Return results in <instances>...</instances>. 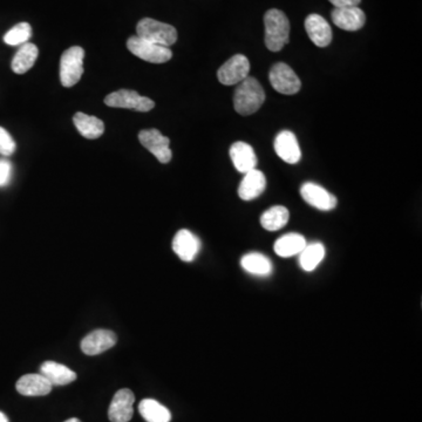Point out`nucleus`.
<instances>
[{"label": "nucleus", "instance_id": "1", "mask_svg": "<svg viewBox=\"0 0 422 422\" xmlns=\"http://www.w3.org/2000/svg\"><path fill=\"white\" fill-rule=\"evenodd\" d=\"M265 92L261 83L252 76H247L237 86L233 97V107L238 114H254L264 104Z\"/></svg>", "mask_w": 422, "mask_h": 422}, {"label": "nucleus", "instance_id": "2", "mask_svg": "<svg viewBox=\"0 0 422 422\" xmlns=\"http://www.w3.org/2000/svg\"><path fill=\"white\" fill-rule=\"evenodd\" d=\"M265 45L271 52H278L289 43L290 22L284 12L268 10L264 15Z\"/></svg>", "mask_w": 422, "mask_h": 422}, {"label": "nucleus", "instance_id": "3", "mask_svg": "<svg viewBox=\"0 0 422 422\" xmlns=\"http://www.w3.org/2000/svg\"><path fill=\"white\" fill-rule=\"evenodd\" d=\"M136 36L156 45L169 47L176 43L177 31L169 24L151 18H144L136 26Z\"/></svg>", "mask_w": 422, "mask_h": 422}, {"label": "nucleus", "instance_id": "4", "mask_svg": "<svg viewBox=\"0 0 422 422\" xmlns=\"http://www.w3.org/2000/svg\"><path fill=\"white\" fill-rule=\"evenodd\" d=\"M85 50L73 46L64 50L60 60V81L64 87H73L79 83L83 74Z\"/></svg>", "mask_w": 422, "mask_h": 422}, {"label": "nucleus", "instance_id": "5", "mask_svg": "<svg viewBox=\"0 0 422 422\" xmlns=\"http://www.w3.org/2000/svg\"><path fill=\"white\" fill-rule=\"evenodd\" d=\"M127 47L135 57L151 64H163L172 57V52L169 47L156 45L137 36L129 38Z\"/></svg>", "mask_w": 422, "mask_h": 422}, {"label": "nucleus", "instance_id": "6", "mask_svg": "<svg viewBox=\"0 0 422 422\" xmlns=\"http://www.w3.org/2000/svg\"><path fill=\"white\" fill-rule=\"evenodd\" d=\"M268 79L273 90L278 93L294 95L301 90V80L294 69L284 62H278L271 68Z\"/></svg>", "mask_w": 422, "mask_h": 422}, {"label": "nucleus", "instance_id": "7", "mask_svg": "<svg viewBox=\"0 0 422 422\" xmlns=\"http://www.w3.org/2000/svg\"><path fill=\"white\" fill-rule=\"evenodd\" d=\"M104 104L113 108H127L137 111H149L155 107L154 101L149 97H141L135 90H120L109 94Z\"/></svg>", "mask_w": 422, "mask_h": 422}, {"label": "nucleus", "instance_id": "8", "mask_svg": "<svg viewBox=\"0 0 422 422\" xmlns=\"http://www.w3.org/2000/svg\"><path fill=\"white\" fill-rule=\"evenodd\" d=\"M250 72V62L243 54H236L224 62L217 72L219 83L224 86H233L247 79Z\"/></svg>", "mask_w": 422, "mask_h": 422}, {"label": "nucleus", "instance_id": "9", "mask_svg": "<svg viewBox=\"0 0 422 422\" xmlns=\"http://www.w3.org/2000/svg\"><path fill=\"white\" fill-rule=\"evenodd\" d=\"M139 144L147 148L161 163H168L172 158L170 139L158 129H144L139 134Z\"/></svg>", "mask_w": 422, "mask_h": 422}, {"label": "nucleus", "instance_id": "10", "mask_svg": "<svg viewBox=\"0 0 422 422\" xmlns=\"http://www.w3.org/2000/svg\"><path fill=\"white\" fill-rule=\"evenodd\" d=\"M301 195L306 203L318 210H333L338 203L336 197L333 193H329L325 188L315 183H304L301 188Z\"/></svg>", "mask_w": 422, "mask_h": 422}, {"label": "nucleus", "instance_id": "11", "mask_svg": "<svg viewBox=\"0 0 422 422\" xmlns=\"http://www.w3.org/2000/svg\"><path fill=\"white\" fill-rule=\"evenodd\" d=\"M134 401H135L134 393L128 388H123L116 392L108 409V418L111 422L130 421L134 414L132 411Z\"/></svg>", "mask_w": 422, "mask_h": 422}, {"label": "nucleus", "instance_id": "12", "mask_svg": "<svg viewBox=\"0 0 422 422\" xmlns=\"http://www.w3.org/2000/svg\"><path fill=\"white\" fill-rule=\"evenodd\" d=\"M118 341L116 334L109 329H95L81 341V350L87 355H97L111 350Z\"/></svg>", "mask_w": 422, "mask_h": 422}, {"label": "nucleus", "instance_id": "13", "mask_svg": "<svg viewBox=\"0 0 422 422\" xmlns=\"http://www.w3.org/2000/svg\"><path fill=\"white\" fill-rule=\"evenodd\" d=\"M172 250L181 261L190 263L200 254V240L189 230H179L172 240Z\"/></svg>", "mask_w": 422, "mask_h": 422}, {"label": "nucleus", "instance_id": "14", "mask_svg": "<svg viewBox=\"0 0 422 422\" xmlns=\"http://www.w3.org/2000/svg\"><path fill=\"white\" fill-rule=\"evenodd\" d=\"M275 151L279 158L289 165H296L301 161V151L297 137L290 130L279 132L275 139Z\"/></svg>", "mask_w": 422, "mask_h": 422}, {"label": "nucleus", "instance_id": "15", "mask_svg": "<svg viewBox=\"0 0 422 422\" xmlns=\"http://www.w3.org/2000/svg\"><path fill=\"white\" fill-rule=\"evenodd\" d=\"M331 17H332L333 24L336 27L350 32L362 29L366 22L365 13L358 6L334 8L331 13Z\"/></svg>", "mask_w": 422, "mask_h": 422}, {"label": "nucleus", "instance_id": "16", "mask_svg": "<svg viewBox=\"0 0 422 422\" xmlns=\"http://www.w3.org/2000/svg\"><path fill=\"white\" fill-rule=\"evenodd\" d=\"M305 29L315 46H329L332 41V29L322 15H310L305 19Z\"/></svg>", "mask_w": 422, "mask_h": 422}, {"label": "nucleus", "instance_id": "17", "mask_svg": "<svg viewBox=\"0 0 422 422\" xmlns=\"http://www.w3.org/2000/svg\"><path fill=\"white\" fill-rule=\"evenodd\" d=\"M229 154L235 168L238 172L247 174L256 169L257 156H256L254 148L251 147L250 144L242 142V141L235 142L230 147Z\"/></svg>", "mask_w": 422, "mask_h": 422}, {"label": "nucleus", "instance_id": "18", "mask_svg": "<svg viewBox=\"0 0 422 422\" xmlns=\"http://www.w3.org/2000/svg\"><path fill=\"white\" fill-rule=\"evenodd\" d=\"M52 383L43 374H26L17 381L15 388L25 397H43L50 393Z\"/></svg>", "mask_w": 422, "mask_h": 422}, {"label": "nucleus", "instance_id": "19", "mask_svg": "<svg viewBox=\"0 0 422 422\" xmlns=\"http://www.w3.org/2000/svg\"><path fill=\"white\" fill-rule=\"evenodd\" d=\"M266 188V179L264 174L254 169L247 172L238 186V196L243 200H252L261 196Z\"/></svg>", "mask_w": 422, "mask_h": 422}, {"label": "nucleus", "instance_id": "20", "mask_svg": "<svg viewBox=\"0 0 422 422\" xmlns=\"http://www.w3.org/2000/svg\"><path fill=\"white\" fill-rule=\"evenodd\" d=\"M40 374L46 378L52 386H64L76 379V373L67 366L55 362H45L40 366Z\"/></svg>", "mask_w": 422, "mask_h": 422}, {"label": "nucleus", "instance_id": "21", "mask_svg": "<svg viewBox=\"0 0 422 422\" xmlns=\"http://www.w3.org/2000/svg\"><path fill=\"white\" fill-rule=\"evenodd\" d=\"M306 244L308 242L301 233H287L275 240L273 250L279 257H294L301 254L303 249L306 247Z\"/></svg>", "mask_w": 422, "mask_h": 422}, {"label": "nucleus", "instance_id": "22", "mask_svg": "<svg viewBox=\"0 0 422 422\" xmlns=\"http://www.w3.org/2000/svg\"><path fill=\"white\" fill-rule=\"evenodd\" d=\"M39 55L38 47L32 43H26L19 47L15 57L12 59L11 68L15 74H25L36 64Z\"/></svg>", "mask_w": 422, "mask_h": 422}, {"label": "nucleus", "instance_id": "23", "mask_svg": "<svg viewBox=\"0 0 422 422\" xmlns=\"http://www.w3.org/2000/svg\"><path fill=\"white\" fill-rule=\"evenodd\" d=\"M73 122H74V125L78 129V132L86 139H99L104 134V122L101 121L100 118H97V116H92V115H87L85 113H81V111H78L73 118Z\"/></svg>", "mask_w": 422, "mask_h": 422}, {"label": "nucleus", "instance_id": "24", "mask_svg": "<svg viewBox=\"0 0 422 422\" xmlns=\"http://www.w3.org/2000/svg\"><path fill=\"white\" fill-rule=\"evenodd\" d=\"M240 266L252 275L268 277L273 271V265L266 256L259 252L247 254L240 259Z\"/></svg>", "mask_w": 422, "mask_h": 422}, {"label": "nucleus", "instance_id": "25", "mask_svg": "<svg viewBox=\"0 0 422 422\" xmlns=\"http://www.w3.org/2000/svg\"><path fill=\"white\" fill-rule=\"evenodd\" d=\"M325 254V247L322 243L315 242V243L306 244V247L303 249L301 254H298L299 266L305 272L315 271L324 261Z\"/></svg>", "mask_w": 422, "mask_h": 422}, {"label": "nucleus", "instance_id": "26", "mask_svg": "<svg viewBox=\"0 0 422 422\" xmlns=\"http://www.w3.org/2000/svg\"><path fill=\"white\" fill-rule=\"evenodd\" d=\"M141 416L147 422H170L172 413L154 399H144L139 404Z\"/></svg>", "mask_w": 422, "mask_h": 422}, {"label": "nucleus", "instance_id": "27", "mask_svg": "<svg viewBox=\"0 0 422 422\" xmlns=\"http://www.w3.org/2000/svg\"><path fill=\"white\" fill-rule=\"evenodd\" d=\"M290 219V212L283 205H275L263 212L261 224L268 231H277L283 229Z\"/></svg>", "mask_w": 422, "mask_h": 422}, {"label": "nucleus", "instance_id": "28", "mask_svg": "<svg viewBox=\"0 0 422 422\" xmlns=\"http://www.w3.org/2000/svg\"><path fill=\"white\" fill-rule=\"evenodd\" d=\"M32 36V27L29 22H19L4 36L5 43L10 46H22Z\"/></svg>", "mask_w": 422, "mask_h": 422}, {"label": "nucleus", "instance_id": "29", "mask_svg": "<svg viewBox=\"0 0 422 422\" xmlns=\"http://www.w3.org/2000/svg\"><path fill=\"white\" fill-rule=\"evenodd\" d=\"M15 151V142L6 129L0 127V155L5 158L11 156Z\"/></svg>", "mask_w": 422, "mask_h": 422}, {"label": "nucleus", "instance_id": "30", "mask_svg": "<svg viewBox=\"0 0 422 422\" xmlns=\"http://www.w3.org/2000/svg\"><path fill=\"white\" fill-rule=\"evenodd\" d=\"M12 177V163L8 158H0V188L8 186Z\"/></svg>", "mask_w": 422, "mask_h": 422}, {"label": "nucleus", "instance_id": "31", "mask_svg": "<svg viewBox=\"0 0 422 422\" xmlns=\"http://www.w3.org/2000/svg\"><path fill=\"white\" fill-rule=\"evenodd\" d=\"M336 8H355L359 6L362 0H329Z\"/></svg>", "mask_w": 422, "mask_h": 422}, {"label": "nucleus", "instance_id": "32", "mask_svg": "<svg viewBox=\"0 0 422 422\" xmlns=\"http://www.w3.org/2000/svg\"><path fill=\"white\" fill-rule=\"evenodd\" d=\"M0 422H10L8 421V416L3 411H0Z\"/></svg>", "mask_w": 422, "mask_h": 422}, {"label": "nucleus", "instance_id": "33", "mask_svg": "<svg viewBox=\"0 0 422 422\" xmlns=\"http://www.w3.org/2000/svg\"><path fill=\"white\" fill-rule=\"evenodd\" d=\"M64 422H81V421H80L79 418H68V420H66V421H64Z\"/></svg>", "mask_w": 422, "mask_h": 422}]
</instances>
